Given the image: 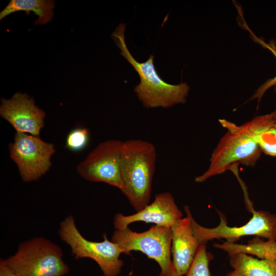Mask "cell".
I'll return each mask as SVG.
<instances>
[{"label":"cell","instance_id":"6da1fadb","mask_svg":"<svg viewBox=\"0 0 276 276\" xmlns=\"http://www.w3.org/2000/svg\"><path fill=\"white\" fill-rule=\"evenodd\" d=\"M156 159L152 143L140 139L123 141L120 159L122 192L137 212L149 204Z\"/></svg>","mask_w":276,"mask_h":276},{"label":"cell","instance_id":"7a4b0ae2","mask_svg":"<svg viewBox=\"0 0 276 276\" xmlns=\"http://www.w3.org/2000/svg\"><path fill=\"white\" fill-rule=\"evenodd\" d=\"M126 25L120 24L111 37L121 50L120 54L133 67L140 78V82L134 88L139 100L146 108H168L184 104L190 89L186 82L171 84L166 82L157 73L154 64V56L150 55L144 62L137 61L129 52L125 39Z\"/></svg>","mask_w":276,"mask_h":276},{"label":"cell","instance_id":"3957f363","mask_svg":"<svg viewBox=\"0 0 276 276\" xmlns=\"http://www.w3.org/2000/svg\"><path fill=\"white\" fill-rule=\"evenodd\" d=\"M219 122L227 132L212 152L208 169L195 178L197 182L231 170L237 163L254 166L260 157L262 151L244 124L238 126L225 119L219 120Z\"/></svg>","mask_w":276,"mask_h":276},{"label":"cell","instance_id":"277c9868","mask_svg":"<svg viewBox=\"0 0 276 276\" xmlns=\"http://www.w3.org/2000/svg\"><path fill=\"white\" fill-rule=\"evenodd\" d=\"M6 261L17 276H63L69 271L60 247L41 237L21 243Z\"/></svg>","mask_w":276,"mask_h":276},{"label":"cell","instance_id":"5b68a950","mask_svg":"<svg viewBox=\"0 0 276 276\" xmlns=\"http://www.w3.org/2000/svg\"><path fill=\"white\" fill-rule=\"evenodd\" d=\"M111 241L119 246L122 254L130 255L131 251H140L154 260L161 268L158 276H178L171 257V228L155 225L145 232L137 233L128 226L116 229Z\"/></svg>","mask_w":276,"mask_h":276},{"label":"cell","instance_id":"8992f818","mask_svg":"<svg viewBox=\"0 0 276 276\" xmlns=\"http://www.w3.org/2000/svg\"><path fill=\"white\" fill-rule=\"evenodd\" d=\"M59 235L70 246L75 259H93L104 276H118L120 273L123 262L119 257L122 251L117 244L108 240L105 233L102 242L88 240L78 231L73 217L68 216L60 223Z\"/></svg>","mask_w":276,"mask_h":276},{"label":"cell","instance_id":"52a82bcc","mask_svg":"<svg viewBox=\"0 0 276 276\" xmlns=\"http://www.w3.org/2000/svg\"><path fill=\"white\" fill-rule=\"evenodd\" d=\"M184 210L191 222L193 234L201 245L214 239H225L226 241L235 243L243 236H255L268 240L276 241V214L267 211H256L254 209L251 219L241 226L227 225L224 215L217 211L220 218L219 224L215 227H203L194 220L188 205Z\"/></svg>","mask_w":276,"mask_h":276},{"label":"cell","instance_id":"ba28073f","mask_svg":"<svg viewBox=\"0 0 276 276\" xmlns=\"http://www.w3.org/2000/svg\"><path fill=\"white\" fill-rule=\"evenodd\" d=\"M10 156L17 166L25 182L36 180L50 169L51 157L55 152L53 144L35 136L16 132L10 145Z\"/></svg>","mask_w":276,"mask_h":276},{"label":"cell","instance_id":"9c48e42d","mask_svg":"<svg viewBox=\"0 0 276 276\" xmlns=\"http://www.w3.org/2000/svg\"><path fill=\"white\" fill-rule=\"evenodd\" d=\"M123 141L108 140L99 143L78 165L77 170L84 179L101 182L122 192L124 185L120 168V150Z\"/></svg>","mask_w":276,"mask_h":276},{"label":"cell","instance_id":"30bf717a","mask_svg":"<svg viewBox=\"0 0 276 276\" xmlns=\"http://www.w3.org/2000/svg\"><path fill=\"white\" fill-rule=\"evenodd\" d=\"M1 116L15 129L20 132L39 136L44 126L45 113L37 107L33 98L26 94L17 93L10 99H2Z\"/></svg>","mask_w":276,"mask_h":276},{"label":"cell","instance_id":"8fae6325","mask_svg":"<svg viewBox=\"0 0 276 276\" xmlns=\"http://www.w3.org/2000/svg\"><path fill=\"white\" fill-rule=\"evenodd\" d=\"M182 217V212L172 194L165 192L157 194L151 203L135 214L128 216L117 214L114 217L113 224L116 229H124L137 221L152 223L157 226L171 228Z\"/></svg>","mask_w":276,"mask_h":276},{"label":"cell","instance_id":"7c38bea8","mask_svg":"<svg viewBox=\"0 0 276 276\" xmlns=\"http://www.w3.org/2000/svg\"><path fill=\"white\" fill-rule=\"evenodd\" d=\"M172 262L178 276L186 275L201 245L194 236L188 216L178 220L171 227Z\"/></svg>","mask_w":276,"mask_h":276},{"label":"cell","instance_id":"4fadbf2b","mask_svg":"<svg viewBox=\"0 0 276 276\" xmlns=\"http://www.w3.org/2000/svg\"><path fill=\"white\" fill-rule=\"evenodd\" d=\"M229 257L233 270L226 276H276V260H259L244 253Z\"/></svg>","mask_w":276,"mask_h":276},{"label":"cell","instance_id":"5bb4252c","mask_svg":"<svg viewBox=\"0 0 276 276\" xmlns=\"http://www.w3.org/2000/svg\"><path fill=\"white\" fill-rule=\"evenodd\" d=\"M276 121L273 112L256 117L244 124L250 132L261 151L276 156Z\"/></svg>","mask_w":276,"mask_h":276},{"label":"cell","instance_id":"9a60e30c","mask_svg":"<svg viewBox=\"0 0 276 276\" xmlns=\"http://www.w3.org/2000/svg\"><path fill=\"white\" fill-rule=\"evenodd\" d=\"M55 3L44 0H11L0 13V20L16 11L33 12L38 16L35 25L44 24L52 20Z\"/></svg>","mask_w":276,"mask_h":276},{"label":"cell","instance_id":"2e32d148","mask_svg":"<svg viewBox=\"0 0 276 276\" xmlns=\"http://www.w3.org/2000/svg\"><path fill=\"white\" fill-rule=\"evenodd\" d=\"M211 259V256L207 252L205 245H201L186 276H210L209 262Z\"/></svg>","mask_w":276,"mask_h":276},{"label":"cell","instance_id":"e0dca14e","mask_svg":"<svg viewBox=\"0 0 276 276\" xmlns=\"http://www.w3.org/2000/svg\"><path fill=\"white\" fill-rule=\"evenodd\" d=\"M89 135V130L87 128L78 127L73 129L66 136L65 147L72 151H81L88 144Z\"/></svg>","mask_w":276,"mask_h":276},{"label":"cell","instance_id":"ac0fdd59","mask_svg":"<svg viewBox=\"0 0 276 276\" xmlns=\"http://www.w3.org/2000/svg\"><path fill=\"white\" fill-rule=\"evenodd\" d=\"M252 36H254L253 39L255 40L256 42L269 50L276 58V45L275 42L273 41H270L268 43L265 42L262 39L257 37L254 34H253ZM275 86H276V76L272 78L267 80L265 82L261 84L256 90L249 100L257 99L259 104L265 93L269 88Z\"/></svg>","mask_w":276,"mask_h":276},{"label":"cell","instance_id":"d6986e66","mask_svg":"<svg viewBox=\"0 0 276 276\" xmlns=\"http://www.w3.org/2000/svg\"><path fill=\"white\" fill-rule=\"evenodd\" d=\"M0 276H17L8 266L6 260H1Z\"/></svg>","mask_w":276,"mask_h":276},{"label":"cell","instance_id":"ffe728a7","mask_svg":"<svg viewBox=\"0 0 276 276\" xmlns=\"http://www.w3.org/2000/svg\"><path fill=\"white\" fill-rule=\"evenodd\" d=\"M273 88H274V91H275V92L276 93V86H274ZM273 112V114H274V118L276 119V105H275V109L274 111Z\"/></svg>","mask_w":276,"mask_h":276},{"label":"cell","instance_id":"44dd1931","mask_svg":"<svg viewBox=\"0 0 276 276\" xmlns=\"http://www.w3.org/2000/svg\"><path fill=\"white\" fill-rule=\"evenodd\" d=\"M274 127L276 128V121H275V123H274Z\"/></svg>","mask_w":276,"mask_h":276}]
</instances>
